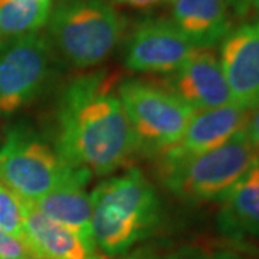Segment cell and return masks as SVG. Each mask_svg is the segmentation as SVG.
Segmentation results:
<instances>
[{
    "label": "cell",
    "mask_w": 259,
    "mask_h": 259,
    "mask_svg": "<svg viewBox=\"0 0 259 259\" xmlns=\"http://www.w3.org/2000/svg\"><path fill=\"white\" fill-rule=\"evenodd\" d=\"M221 66L232 101L246 110L259 105V22L245 23L223 37Z\"/></svg>",
    "instance_id": "10"
},
{
    "label": "cell",
    "mask_w": 259,
    "mask_h": 259,
    "mask_svg": "<svg viewBox=\"0 0 259 259\" xmlns=\"http://www.w3.org/2000/svg\"><path fill=\"white\" fill-rule=\"evenodd\" d=\"M228 8L236 15V16H245L252 8L253 0H225Z\"/></svg>",
    "instance_id": "22"
},
{
    "label": "cell",
    "mask_w": 259,
    "mask_h": 259,
    "mask_svg": "<svg viewBox=\"0 0 259 259\" xmlns=\"http://www.w3.org/2000/svg\"><path fill=\"white\" fill-rule=\"evenodd\" d=\"M54 68V48L40 33L0 42V115L9 117L35 101Z\"/></svg>",
    "instance_id": "7"
},
{
    "label": "cell",
    "mask_w": 259,
    "mask_h": 259,
    "mask_svg": "<svg viewBox=\"0 0 259 259\" xmlns=\"http://www.w3.org/2000/svg\"><path fill=\"white\" fill-rule=\"evenodd\" d=\"M249 112L250 110L233 102L196 112L176 144L158 154V168L175 166L223 146L245 130Z\"/></svg>",
    "instance_id": "9"
},
{
    "label": "cell",
    "mask_w": 259,
    "mask_h": 259,
    "mask_svg": "<svg viewBox=\"0 0 259 259\" xmlns=\"http://www.w3.org/2000/svg\"><path fill=\"white\" fill-rule=\"evenodd\" d=\"M91 173L71 166L44 137L25 125L6 133L0 146V183L10 192L36 200L58 187L85 186Z\"/></svg>",
    "instance_id": "4"
},
{
    "label": "cell",
    "mask_w": 259,
    "mask_h": 259,
    "mask_svg": "<svg viewBox=\"0 0 259 259\" xmlns=\"http://www.w3.org/2000/svg\"><path fill=\"white\" fill-rule=\"evenodd\" d=\"M49 42L76 68L101 64L120 44L125 19L105 0H59L49 15Z\"/></svg>",
    "instance_id": "3"
},
{
    "label": "cell",
    "mask_w": 259,
    "mask_h": 259,
    "mask_svg": "<svg viewBox=\"0 0 259 259\" xmlns=\"http://www.w3.org/2000/svg\"><path fill=\"white\" fill-rule=\"evenodd\" d=\"M25 242L36 259H101L97 245L54 222L35 203L19 197Z\"/></svg>",
    "instance_id": "12"
},
{
    "label": "cell",
    "mask_w": 259,
    "mask_h": 259,
    "mask_svg": "<svg viewBox=\"0 0 259 259\" xmlns=\"http://www.w3.org/2000/svg\"><path fill=\"white\" fill-rule=\"evenodd\" d=\"M0 256L10 259H36L26 242L0 231Z\"/></svg>",
    "instance_id": "18"
},
{
    "label": "cell",
    "mask_w": 259,
    "mask_h": 259,
    "mask_svg": "<svg viewBox=\"0 0 259 259\" xmlns=\"http://www.w3.org/2000/svg\"><path fill=\"white\" fill-rule=\"evenodd\" d=\"M173 23L194 48H213L232 30L225 0H173Z\"/></svg>",
    "instance_id": "13"
},
{
    "label": "cell",
    "mask_w": 259,
    "mask_h": 259,
    "mask_svg": "<svg viewBox=\"0 0 259 259\" xmlns=\"http://www.w3.org/2000/svg\"><path fill=\"white\" fill-rule=\"evenodd\" d=\"M176 259H253L245 249H214L203 252H189Z\"/></svg>",
    "instance_id": "19"
},
{
    "label": "cell",
    "mask_w": 259,
    "mask_h": 259,
    "mask_svg": "<svg viewBox=\"0 0 259 259\" xmlns=\"http://www.w3.org/2000/svg\"><path fill=\"white\" fill-rule=\"evenodd\" d=\"M121 104L136 137L137 150L158 156L176 144L196 114L170 88L144 81H125L118 87Z\"/></svg>",
    "instance_id": "6"
},
{
    "label": "cell",
    "mask_w": 259,
    "mask_h": 259,
    "mask_svg": "<svg viewBox=\"0 0 259 259\" xmlns=\"http://www.w3.org/2000/svg\"><path fill=\"white\" fill-rule=\"evenodd\" d=\"M0 259H10V258H3V256H0Z\"/></svg>",
    "instance_id": "25"
},
{
    "label": "cell",
    "mask_w": 259,
    "mask_h": 259,
    "mask_svg": "<svg viewBox=\"0 0 259 259\" xmlns=\"http://www.w3.org/2000/svg\"><path fill=\"white\" fill-rule=\"evenodd\" d=\"M258 164L246 131L223 146L175 166L158 168L167 189L190 203L222 200L241 177Z\"/></svg>",
    "instance_id": "5"
},
{
    "label": "cell",
    "mask_w": 259,
    "mask_h": 259,
    "mask_svg": "<svg viewBox=\"0 0 259 259\" xmlns=\"http://www.w3.org/2000/svg\"><path fill=\"white\" fill-rule=\"evenodd\" d=\"M252 8H255L256 12L259 13V0H253V2H252Z\"/></svg>",
    "instance_id": "24"
},
{
    "label": "cell",
    "mask_w": 259,
    "mask_h": 259,
    "mask_svg": "<svg viewBox=\"0 0 259 259\" xmlns=\"http://www.w3.org/2000/svg\"><path fill=\"white\" fill-rule=\"evenodd\" d=\"M93 235L107 255H118L147 238L160 221V200L153 185L137 168H130L95 187Z\"/></svg>",
    "instance_id": "2"
},
{
    "label": "cell",
    "mask_w": 259,
    "mask_h": 259,
    "mask_svg": "<svg viewBox=\"0 0 259 259\" xmlns=\"http://www.w3.org/2000/svg\"><path fill=\"white\" fill-rule=\"evenodd\" d=\"M54 147L71 166L98 176L124 166L137 151L112 75L93 72L68 83L58 101Z\"/></svg>",
    "instance_id": "1"
},
{
    "label": "cell",
    "mask_w": 259,
    "mask_h": 259,
    "mask_svg": "<svg viewBox=\"0 0 259 259\" xmlns=\"http://www.w3.org/2000/svg\"><path fill=\"white\" fill-rule=\"evenodd\" d=\"M115 3L125 5L130 8H136V9H148V8H154L158 5H164L173 0H112Z\"/></svg>",
    "instance_id": "21"
},
{
    "label": "cell",
    "mask_w": 259,
    "mask_h": 259,
    "mask_svg": "<svg viewBox=\"0 0 259 259\" xmlns=\"http://www.w3.org/2000/svg\"><path fill=\"white\" fill-rule=\"evenodd\" d=\"M125 259H164V258L153 256V255H148V253H134V255H131V256H127ZM167 259H176V256H173V258H167Z\"/></svg>",
    "instance_id": "23"
},
{
    "label": "cell",
    "mask_w": 259,
    "mask_h": 259,
    "mask_svg": "<svg viewBox=\"0 0 259 259\" xmlns=\"http://www.w3.org/2000/svg\"><path fill=\"white\" fill-rule=\"evenodd\" d=\"M245 131H246L248 140H249L252 150H253V154H255L256 161L259 164V105L250 110Z\"/></svg>",
    "instance_id": "20"
},
{
    "label": "cell",
    "mask_w": 259,
    "mask_h": 259,
    "mask_svg": "<svg viewBox=\"0 0 259 259\" xmlns=\"http://www.w3.org/2000/svg\"><path fill=\"white\" fill-rule=\"evenodd\" d=\"M52 0H0V42L35 33L51 15Z\"/></svg>",
    "instance_id": "16"
},
{
    "label": "cell",
    "mask_w": 259,
    "mask_h": 259,
    "mask_svg": "<svg viewBox=\"0 0 259 259\" xmlns=\"http://www.w3.org/2000/svg\"><path fill=\"white\" fill-rule=\"evenodd\" d=\"M32 202L49 219L95 245L93 235V202L91 196L83 192V186H62Z\"/></svg>",
    "instance_id": "15"
},
{
    "label": "cell",
    "mask_w": 259,
    "mask_h": 259,
    "mask_svg": "<svg viewBox=\"0 0 259 259\" xmlns=\"http://www.w3.org/2000/svg\"><path fill=\"white\" fill-rule=\"evenodd\" d=\"M194 47L167 19L140 22L130 36L124 62L136 72L173 74L193 54Z\"/></svg>",
    "instance_id": "8"
},
{
    "label": "cell",
    "mask_w": 259,
    "mask_h": 259,
    "mask_svg": "<svg viewBox=\"0 0 259 259\" xmlns=\"http://www.w3.org/2000/svg\"><path fill=\"white\" fill-rule=\"evenodd\" d=\"M218 225L232 241H259V164L249 168L223 196Z\"/></svg>",
    "instance_id": "14"
},
{
    "label": "cell",
    "mask_w": 259,
    "mask_h": 259,
    "mask_svg": "<svg viewBox=\"0 0 259 259\" xmlns=\"http://www.w3.org/2000/svg\"><path fill=\"white\" fill-rule=\"evenodd\" d=\"M0 231L25 242V232L19 199L6 186L0 183Z\"/></svg>",
    "instance_id": "17"
},
{
    "label": "cell",
    "mask_w": 259,
    "mask_h": 259,
    "mask_svg": "<svg viewBox=\"0 0 259 259\" xmlns=\"http://www.w3.org/2000/svg\"><path fill=\"white\" fill-rule=\"evenodd\" d=\"M167 88L177 94L196 112L233 102L221 62L212 48H194L193 54L185 64L170 74Z\"/></svg>",
    "instance_id": "11"
}]
</instances>
